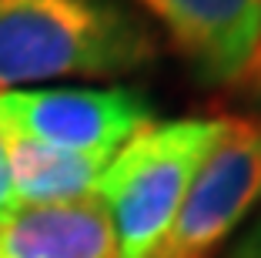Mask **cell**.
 Masks as SVG:
<instances>
[{"instance_id":"obj_8","label":"cell","mask_w":261,"mask_h":258,"mask_svg":"<svg viewBox=\"0 0 261 258\" xmlns=\"http://www.w3.org/2000/svg\"><path fill=\"white\" fill-rule=\"evenodd\" d=\"M20 208L14 191V171H10V151H7V134L0 131V225Z\"/></svg>"},{"instance_id":"obj_10","label":"cell","mask_w":261,"mask_h":258,"mask_svg":"<svg viewBox=\"0 0 261 258\" xmlns=\"http://www.w3.org/2000/svg\"><path fill=\"white\" fill-rule=\"evenodd\" d=\"M224 258H261V208L251 218V225L238 235V242L231 245V251Z\"/></svg>"},{"instance_id":"obj_7","label":"cell","mask_w":261,"mask_h":258,"mask_svg":"<svg viewBox=\"0 0 261 258\" xmlns=\"http://www.w3.org/2000/svg\"><path fill=\"white\" fill-rule=\"evenodd\" d=\"M7 151L20 208L70 205V201L91 198L97 188V178L104 175L111 161L108 154H74L17 134H7Z\"/></svg>"},{"instance_id":"obj_1","label":"cell","mask_w":261,"mask_h":258,"mask_svg":"<svg viewBox=\"0 0 261 258\" xmlns=\"http://www.w3.org/2000/svg\"><path fill=\"white\" fill-rule=\"evenodd\" d=\"M154 54L151 31L117 0H0V94L130 74Z\"/></svg>"},{"instance_id":"obj_3","label":"cell","mask_w":261,"mask_h":258,"mask_svg":"<svg viewBox=\"0 0 261 258\" xmlns=\"http://www.w3.org/2000/svg\"><path fill=\"white\" fill-rule=\"evenodd\" d=\"M261 208V121L224 118L164 242L151 258H211Z\"/></svg>"},{"instance_id":"obj_2","label":"cell","mask_w":261,"mask_h":258,"mask_svg":"<svg viewBox=\"0 0 261 258\" xmlns=\"http://www.w3.org/2000/svg\"><path fill=\"white\" fill-rule=\"evenodd\" d=\"M221 131L224 118L147 124L108 161L94 198L111 215L117 258L154 255Z\"/></svg>"},{"instance_id":"obj_5","label":"cell","mask_w":261,"mask_h":258,"mask_svg":"<svg viewBox=\"0 0 261 258\" xmlns=\"http://www.w3.org/2000/svg\"><path fill=\"white\" fill-rule=\"evenodd\" d=\"M207 84H234L261 31V0H138Z\"/></svg>"},{"instance_id":"obj_6","label":"cell","mask_w":261,"mask_h":258,"mask_svg":"<svg viewBox=\"0 0 261 258\" xmlns=\"http://www.w3.org/2000/svg\"><path fill=\"white\" fill-rule=\"evenodd\" d=\"M0 258H117L114 225L100 198L17 208L0 225Z\"/></svg>"},{"instance_id":"obj_9","label":"cell","mask_w":261,"mask_h":258,"mask_svg":"<svg viewBox=\"0 0 261 258\" xmlns=\"http://www.w3.org/2000/svg\"><path fill=\"white\" fill-rule=\"evenodd\" d=\"M238 94H245L248 101L254 98V94H261V31H258V40H254V51H251V57H248V64L241 67V74H238V81L231 84Z\"/></svg>"},{"instance_id":"obj_4","label":"cell","mask_w":261,"mask_h":258,"mask_svg":"<svg viewBox=\"0 0 261 258\" xmlns=\"http://www.w3.org/2000/svg\"><path fill=\"white\" fill-rule=\"evenodd\" d=\"M154 124V107L130 87H34L0 94V131L74 154L114 158Z\"/></svg>"},{"instance_id":"obj_11","label":"cell","mask_w":261,"mask_h":258,"mask_svg":"<svg viewBox=\"0 0 261 258\" xmlns=\"http://www.w3.org/2000/svg\"><path fill=\"white\" fill-rule=\"evenodd\" d=\"M251 104L258 107V121H261V94H254V98H251Z\"/></svg>"}]
</instances>
